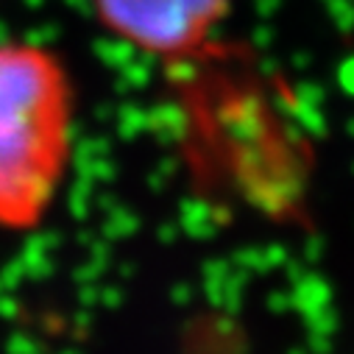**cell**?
I'll return each mask as SVG.
<instances>
[{
  "label": "cell",
  "mask_w": 354,
  "mask_h": 354,
  "mask_svg": "<svg viewBox=\"0 0 354 354\" xmlns=\"http://www.w3.org/2000/svg\"><path fill=\"white\" fill-rule=\"evenodd\" d=\"M73 129L64 62L37 42H0V229L45 221L73 159Z\"/></svg>",
  "instance_id": "6da1fadb"
},
{
  "label": "cell",
  "mask_w": 354,
  "mask_h": 354,
  "mask_svg": "<svg viewBox=\"0 0 354 354\" xmlns=\"http://www.w3.org/2000/svg\"><path fill=\"white\" fill-rule=\"evenodd\" d=\"M98 23L159 59H185L221 26L229 0H93Z\"/></svg>",
  "instance_id": "7a4b0ae2"
}]
</instances>
